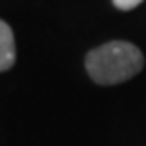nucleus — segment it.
I'll return each instance as SVG.
<instances>
[{"mask_svg": "<svg viewBox=\"0 0 146 146\" xmlns=\"http://www.w3.org/2000/svg\"><path fill=\"white\" fill-rule=\"evenodd\" d=\"M112 2H114V6L118 10H132L142 2V0H112Z\"/></svg>", "mask_w": 146, "mask_h": 146, "instance_id": "7ed1b4c3", "label": "nucleus"}, {"mask_svg": "<svg viewBox=\"0 0 146 146\" xmlns=\"http://www.w3.org/2000/svg\"><path fill=\"white\" fill-rule=\"evenodd\" d=\"M16 59V47H14V35L12 29L0 21V71H8Z\"/></svg>", "mask_w": 146, "mask_h": 146, "instance_id": "f03ea898", "label": "nucleus"}, {"mask_svg": "<svg viewBox=\"0 0 146 146\" xmlns=\"http://www.w3.org/2000/svg\"><path fill=\"white\" fill-rule=\"evenodd\" d=\"M144 67L142 51L128 41L106 43L85 57V69L89 77L100 85H116L132 79Z\"/></svg>", "mask_w": 146, "mask_h": 146, "instance_id": "f257e3e1", "label": "nucleus"}]
</instances>
